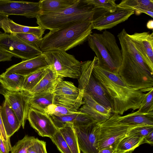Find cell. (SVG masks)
Returning a JSON list of instances; mask_svg holds the SVG:
<instances>
[{
  "label": "cell",
  "mask_w": 153,
  "mask_h": 153,
  "mask_svg": "<svg viewBox=\"0 0 153 153\" xmlns=\"http://www.w3.org/2000/svg\"><path fill=\"white\" fill-rule=\"evenodd\" d=\"M78 0H41L39 2L41 13L57 11L69 7Z\"/></svg>",
  "instance_id": "cell-25"
},
{
  "label": "cell",
  "mask_w": 153,
  "mask_h": 153,
  "mask_svg": "<svg viewBox=\"0 0 153 153\" xmlns=\"http://www.w3.org/2000/svg\"><path fill=\"white\" fill-rule=\"evenodd\" d=\"M79 112V111H74L61 105L53 104L50 105L48 107L45 113L49 115L59 116L76 114Z\"/></svg>",
  "instance_id": "cell-32"
},
{
  "label": "cell",
  "mask_w": 153,
  "mask_h": 153,
  "mask_svg": "<svg viewBox=\"0 0 153 153\" xmlns=\"http://www.w3.org/2000/svg\"><path fill=\"white\" fill-rule=\"evenodd\" d=\"M12 148L10 143L0 138V151L1 153H9L11 151Z\"/></svg>",
  "instance_id": "cell-39"
},
{
  "label": "cell",
  "mask_w": 153,
  "mask_h": 153,
  "mask_svg": "<svg viewBox=\"0 0 153 153\" xmlns=\"http://www.w3.org/2000/svg\"><path fill=\"white\" fill-rule=\"evenodd\" d=\"M116 151L114 149L106 148L99 150L98 153H114Z\"/></svg>",
  "instance_id": "cell-43"
},
{
  "label": "cell",
  "mask_w": 153,
  "mask_h": 153,
  "mask_svg": "<svg viewBox=\"0 0 153 153\" xmlns=\"http://www.w3.org/2000/svg\"><path fill=\"white\" fill-rule=\"evenodd\" d=\"M51 139L61 153H72L62 135L59 130Z\"/></svg>",
  "instance_id": "cell-34"
},
{
  "label": "cell",
  "mask_w": 153,
  "mask_h": 153,
  "mask_svg": "<svg viewBox=\"0 0 153 153\" xmlns=\"http://www.w3.org/2000/svg\"><path fill=\"white\" fill-rule=\"evenodd\" d=\"M39 2L0 0V17L10 15L36 18L41 13Z\"/></svg>",
  "instance_id": "cell-10"
},
{
  "label": "cell",
  "mask_w": 153,
  "mask_h": 153,
  "mask_svg": "<svg viewBox=\"0 0 153 153\" xmlns=\"http://www.w3.org/2000/svg\"><path fill=\"white\" fill-rule=\"evenodd\" d=\"M0 27L6 33L31 34L35 35L40 39L43 38V35L45 30L39 26L30 27L18 24L8 17H0Z\"/></svg>",
  "instance_id": "cell-18"
},
{
  "label": "cell",
  "mask_w": 153,
  "mask_h": 153,
  "mask_svg": "<svg viewBox=\"0 0 153 153\" xmlns=\"http://www.w3.org/2000/svg\"><path fill=\"white\" fill-rule=\"evenodd\" d=\"M1 106L0 105V131H1L3 140L9 143H10V138H9L7 137L3 124L1 116Z\"/></svg>",
  "instance_id": "cell-41"
},
{
  "label": "cell",
  "mask_w": 153,
  "mask_h": 153,
  "mask_svg": "<svg viewBox=\"0 0 153 153\" xmlns=\"http://www.w3.org/2000/svg\"><path fill=\"white\" fill-rule=\"evenodd\" d=\"M49 66L44 54L30 59L22 61L7 69L6 73H13L24 76Z\"/></svg>",
  "instance_id": "cell-17"
},
{
  "label": "cell",
  "mask_w": 153,
  "mask_h": 153,
  "mask_svg": "<svg viewBox=\"0 0 153 153\" xmlns=\"http://www.w3.org/2000/svg\"><path fill=\"white\" fill-rule=\"evenodd\" d=\"M27 119L41 136L51 138L58 131L48 114L31 107L28 110Z\"/></svg>",
  "instance_id": "cell-13"
},
{
  "label": "cell",
  "mask_w": 153,
  "mask_h": 153,
  "mask_svg": "<svg viewBox=\"0 0 153 153\" xmlns=\"http://www.w3.org/2000/svg\"><path fill=\"white\" fill-rule=\"evenodd\" d=\"M30 107L45 113L50 105L54 104L53 92H42L31 95L29 99Z\"/></svg>",
  "instance_id": "cell-24"
},
{
  "label": "cell",
  "mask_w": 153,
  "mask_h": 153,
  "mask_svg": "<svg viewBox=\"0 0 153 153\" xmlns=\"http://www.w3.org/2000/svg\"><path fill=\"white\" fill-rule=\"evenodd\" d=\"M35 137L25 135L12 148L11 153H27V149L33 144Z\"/></svg>",
  "instance_id": "cell-30"
},
{
  "label": "cell",
  "mask_w": 153,
  "mask_h": 153,
  "mask_svg": "<svg viewBox=\"0 0 153 153\" xmlns=\"http://www.w3.org/2000/svg\"><path fill=\"white\" fill-rule=\"evenodd\" d=\"M134 150L133 149H131L129 150L126 151L123 153H132V152Z\"/></svg>",
  "instance_id": "cell-46"
},
{
  "label": "cell",
  "mask_w": 153,
  "mask_h": 153,
  "mask_svg": "<svg viewBox=\"0 0 153 153\" xmlns=\"http://www.w3.org/2000/svg\"><path fill=\"white\" fill-rule=\"evenodd\" d=\"M63 78L57 75L49 65L48 71L39 82L29 92L31 94L42 92H53Z\"/></svg>",
  "instance_id": "cell-21"
},
{
  "label": "cell",
  "mask_w": 153,
  "mask_h": 153,
  "mask_svg": "<svg viewBox=\"0 0 153 153\" xmlns=\"http://www.w3.org/2000/svg\"><path fill=\"white\" fill-rule=\"evenodd\" d=\"M100 124L74 127L80 151L83 153H98Z\"/></svg>",
  "instance_id": "cell-11"
},
{
  "label": "cell",
  "mask_w": 153,
  "mask_h": 153,
  "mask_svg": "<svg viewBox=\"0 0 153 153\" xmlns=\"http://www.w3.org/2000/svg\"><path fill=\"white\" fill-rule=\"evenodd\" d=\"M143 138L133 136H126L119 143L116 150L126 151L134 150L143 144Z\"/></svg>",
  "instance_id": "cell-29"
},
{
  "label": "cell",
  "mask_w": 153,
  "mask_h": 153,
  "mask_svg": "<svg viewBox=\"0 0 153 153\" xmlns=\"http://www.w3.org/2000/svg\"><path fill=\"white\" fill-rule=\"evenodd\" d=\"M147 28L150 29H153V21L152 20H150L147 22L146 25Z\"/></svg>",
  "instance_id": "cell-45"
},
{
  "label": "cell",
  "mask_w": 153,
  "mask_h": 153,
  "mask_svg": "<svg viewBox=\"0 0 153 153\" xmlns=\"http://www.w3.org/2000/svg\"><path fill=\"white\" fill-rule=\"evenodd\" d=\"M48 63L57 75L62 78L78 79L81 74V62L66 51L53 50L43 52Z\"/></svg>",
  "instance_id": "cell-7"
},
{
  "label": "cell",
  "mask_w": 153,
  "mask_h": 153,
  "mask_svg": "<svg viewBox=\"0 0 153 153\" xmlns=\"http://www.w3.org/2000/svg\"><path fill=\"white\" fill-rule=\"evenodd\" d=\"M92 29L91 22L81 21L50 30L42 39L39 49L42 52L53 50L66 52L87 40Z\"/></svg>",
  "instance_id": "cell-2"
},
{
  "label": "cell",
  "mask_w": 153,
  "mask_h": 153,
  "mask_svg": "<svg viewBox=\"0 0 153 153\" xmlns=\"http://www.w3.org/2000/svg\"><path fill=\"white\" fill-rule=\"evenodd\" d=\"M79 113L59 116L53 115H49L59 130L63 127L68 123H73L77 115Z\"/></svg>",
  "instance_id": "cell-33"
},
{
  "label": "cell",
  "mask_w": 153,
  "mask_h": 153,
  "mask_svg": "<svg viewBox=\"0 0 153 153\" xmlns=\"http://www.w3.org/2000/svg\"><path fill=\"white\" fill-rule=\"evenodd\" d=\"M49 66L25 76L22 86V90L29 92L43 78L48 71Z\"/></svg>",
  "instance_id": "cell-28"
},
{
  "label": "cell",
  "mask_w": 153,
  "mask_h": 153,
  "mask_svg": "<svg viewBox=\"0 0 153 153\" xmlns=\"http://www.w3.org/2000/svg\"><path fill=\"white\" fill-rule=\"evenodd\" d=\"M93 6L85 0H78L73 5L61 10L40 14L36 18L39 26L45 30L59 29L81 21H92Z\"/></svg>",
  "instance_id": "cell-3"
},
{
  "label": "cell",
  "mask_w": 153,
  "mask_h": 153,
  "mask_svg": "<svg viewBox=\"0 0 153 153\" xmlns=\"http://www.w3.org/2000/svg\"><path fill=\"white\" fill-rule=\"evenodd\" d=\"M113 115L118 121L123 124L153 126V111L143 113L137 111L123 116L115 113Z\"/></svg>",
  "instance_id": "cell-22"
},
{
  "label": "cell",
  "mask_w": 153,
  "mask_h": 153,
  "mask_svg": "<svg viewBox=\"0 0 153 153\" xmlns=\"http://www.w3.org/2000/svg\"><path fill=\"white\" fill-rule=\"evenodd\" d=\"M148 143L152 145L153 144V131L149 133L145 137L143 140V144Z\"/></svg>",
  "instance_id": "cell-42"
},
{
  "label": "cell",
  "mask_w": 153,
  "mask_h": 153,
  "mask_svg": "<svg viewBox=\"0 0 153 153\" xmlns=\"http://www.w3.org/2000/svg\"><path fill=\"white\" fill-rule=\"evenodd\" d=\"M1 114L7 135L10 138L19 130L21 124L10 106L5 100L1 106Z\"/></svg>",
  "instance_id": "cell-19"
},
{
  "label": "cell",
  "mask_w": 153,
  "mask_h": 153,
  "mask_svg": "<svg viewBox=\"0 0 153 153\" xmlns=\"http://www.w3.org/2000/svg\"><path fill=\"white\" fill-rule=\"evenodd\" d=\"M134 13L132 10L117 8L115 12L92 21V28L100 31L111 29L127 20Z\"/></svg>",
  "instance_id": "cell-16"
},
{
  "label": "cell",
  "mask_w": 153,
  "mask_h": 153,
  "mask_svg": "<svg viewBox=\"0 0 153 153\" xmlns=\"http://www.w3.org/2000/svg\"><path fill=\"white\" fill-rule=\"evenodd\" d=\"M0 153H1L0 151Z\"/></svg>",
  "instance_id": "cell-48"
},
{
  "label": "cell",
  "mask_w": 153,
  "mask_h": 153,
  "mask_svg": "<svg viewBox=\"0 0 153 153\" xmlns=\"http://www.w3.org/2000/svg\"><path fill=\"white\" fill-rule=\"evenodd\" d=\"M83 101L84 104L78 111L88 114L97 123H102L113 114L111 109L106 108L85 92H83Z\"/></svg>",
  "instance_id": "cell-15"
},
{
  "label": "cell",
  "mask_w": 153,
  "mask_h": 153,
  "mask_svg": "<svg viewBox=\"0 0 153 153\" xmlns=\"http://www.w3.org/2000/svg\"><path fill=\"white\" fill-rule=\"evenodd\" d=\"M128 36L137 51L150 70L153 72V33H135Z\"/></svg>",
  "instance_id": "cell-14"
},
{
  "label": "cell",
  "mask_w": 153,
  "mask_h": 153,
  "mask_svg": "<svg viewBox=\"0 0 153 153\" xmlns=\"http://www.w3.org/2000/svg\"><path fill=\"white\" fill-rule=\"evenodd\" d=\"M0 49L22 61L32 59L43 53L39 49L27 44L14 34L0 33Z\"/></svg>",
  "instance_id": "cell-9"
},
{
  "label": "cell",
  "mask_w": 153,
  "mask_h": 153,
  "mask_svg": "<svg viewBox=\"0 0 153 153\" xmlns=\"http://www.w3.org/2000/svg\"><path fill=\"white\" fill-rule=\"evenodd\" d=\"M95 122H96L88 115L80 112L77 115L72 124L74 127H76L87 126Z\"/></svg>",
  "instance_id": "cell-37"
},
{
  "label": "cell",
  "mask_w": 153,
  "mask_h": 153,
  "mask_svg": "<svg viewBox=\"0 0 153 153\" xmlns=\"http://www.w3.org/2000/svg\"><path fill=\"white\" fill-rule=\"evenodd\" d=\"M53 93L55 105H61L76 111L84 104L83 91L71 82L61 80Z\"/></svg>",
  "instance_id": "cell-8"
},
{
  "label": "cell",
  "mask_w": 153,
  "mask_h": 153,
  "mask_svg": "<svg viewBox=\"0 0 153 153\" xmlns=\"http://www.w3.org/2000/svg\"><path fill=\"white\" fill-rule=\"evenodd\" d=\"M27 153H48L45 142L35 138L33 144L27 149Z\"/></svg>",
  "instance_id": "cell-38"
},
{
  "label": "cell",
  "mask_w": 153,
  "mask_h": 153,
  "mask_svg": "<svg viewBox=\"0 0 153 153\" xmlns=\"http://www.w3.org/2000/svg\"><path fill=\"white\" fill-rule=\"evenodd\" d=\"M97 61V57L94 56L92 60L81 62V74L78 79V88L83 92L90 95L100 104L107 108L112 109L111 102L106 93L92 73Z\"/></svg>",
  "instance_id": "cell-5"
},
{
  "label": "cell",
  "mask_w": 153,
  "mask_h": 153,
  "mask_svg": "<svg viewBox=\"0 0 153 153\" xmlns=\"http://www.w3.org/2000/svg\"><path fill=\"white\" fill-rule=\"evenodd\" d=\"M85 1L93 7L94 13L92 21L112 13L117 9V4L114 0H85Z\"/></svg>",
  "instance_id": "cell-23"
},
{
  "label": "cell",
  "mask_w": 153,
  "mask_h": 153,
  "mask_svg": "<svg viewBox=\"0 0 153 153\" xmlns=\"http://www.w3.org/2000/svg\"><path fill=\"white\" fill-rule=\"evenodd\" d=\"M1 75L0 81L6 90L10 91L22 90L25 76L13 73L5 72Z\"/></svg>",
  "instance_id": "cell-26"
},
{
  "label": "cell",
  "mask_w": 153,
  "mask_h": 153,
  "mask_svg": "<svg viewBox=\"0 0 153 153\" xmlns=\"http://www.w3.org/2000/svg\"><path fill=\"white\" fill-rule=\"evenodd\" d=\"M28 45L36 49H39L41 39L35 35L25 33L14 34Z\"/></svg>",
  "instance_id": "cell-35"
},
{
  "label": "cell",
  "mask_w": 153,
  "mask_h": 153,
  "mask_svg": "<svg viewBox=\"0 0 153 153\" xmlns=\"http://www.w3.org/2000/svg\"><path fill=\"white\" fill-rule=\"evenodd\" d=\"M117 8L133 10L136 15L144 13L153 16L152 0H123L117 4Z\"/></svg>",
  "instance_id": "cell-20"
},
{
  "label": "cell",
  "mask_w": 153,
  "mask_h": 153,
  "mask_svg": "<svg viewBox=\"0 0 153 153\" xmlns=\"http://www.w3.org/2000/svg\"><path fill=\"white\" fill-rule=\"evenodd\" d=\"M1 78V75H0V80ZM7 90H6L4 86L0 81V94L3 95L4 96L6 93Z\"/></svg>",
  "instance_id": "cell-44"
},
{
  "label": "cell",
  "mask_w": 153,
  "mask_h": 153,
  "mask_svg": "<svg viewBox=\"0 0 153 153\" xmlns=\"http://www.w3.org/2000/svg\"><path fill=\"white\" fill-rule=\"evenodd\" d=\"M58 130L61 134L72 153H80L77 136L72 123H67Z\"/></svg>",
  "instance_id": "cell-27"
},
{
  "label": "cell",
  "mask_w": 153,
  "mask_h": 153,
  "mask_svg": "<svg viewBox=\"0 0 153 153\" xmlns=\"http://www.w3.org/2000/svg\"><path fill=\"white\" fill-rule=\"evenodd\" d=\"M153 131V126L143 125L134 128L127 134L126 136H133L143 138Z\"/></svg>",
  "instance_id": "cell-36"
},
{
  "label": "cell",
  "mask_w": 153,
  "mask_h": 153,
  "mask_svg": "<svg viewBox=\"0 0 153 153\" xmlns=\"http://www.w3.org/2000/svg\"><path fill=\"white\" fill-rule=\"evenodd\" d=\"M97 64L93 74L106 93L113 113L122 115L129 109H138L145 94L129 86L118 74L105 70Z\"/></svg>",
  "instance_id": "cell-1"
},
{
  "label": "cell",
  "mask_w": 153,
  "mask_h": 153,
  "mask_svg": "<svg viewBox=\"0 0 153 153\" xmlns=\"http://www.w3.org/2000/svg\"><path fill=\"white\" fill-rule=\"evenodd\" d=\"M153 110V89L145 94L137 111L139 113H147Z\"/></svg>",
  "instance_id": "cell-31"
},
{
  "label": "cell",
  "mask_w": 153,
  "mask_h": 153,
  "mask_svg": "<svg viewBox=\"0 0 153 153\" xmlns=\"http://www.w3.org/2000/svg\"><path fill=\"white\" fill-rule=\"evenodd\" d=\"M114 153H115V152H114Z\"/></svg>",
  "instance_id": "cell-49"
},
{
  "label": "cell",
  "mask_w": 153,
  "mask_h": 153,
  "mask_svg": "<svg viewBox=\"0 0 153 153\" xmlns=\"http://www.w3.org/2000/svg\"><path fill=\"white\" fill-rule=\"evenodd\" d=\"M145 125H132L118 121L113 115L107 120L100 124L99 137V149L108 148L116 150L121 140L132 129Z\"/></svg>",
  "instance_id": "cell-6"
},
{
  "label": "cell",
  "mask_w": 153,
  "mask_h": 153,
  "mask_svg": "<svg viewBox=\"0 0 153 153\" xmlns=\"http://www.w3.org/2000/svg\"><path fill=\"white\" fill-rule=\"evenodd\" d=\"M13 56L10 53L0 49V62L10 61Z\"/></svg>",
  "instance_id": "cell-40"
},
{
  "label": "cell",
  "mask_w": 153,
  "mask_h": 153,
  "mask_svg": "<svg viewBox=\"0 0 153 153\" xmlns=\"http://www.w3.org/2000/svg\"><path fill=\"white\" fill-rule=\"evenodd\" d=\"M87 41L96 55L97 65L112 73L118 74L122 54L114 35L105 30L101 33H91Z\"/></svg>",
  "instance_id": "cell-4"
},
{
  "label": "cell",
  "mask_w": 153,
  "mask_h": 153,
  "mask_svg": "<svg viewBox=\"0 0 153 153\" xmlns=\"http://www.w3.org/2000/svg\"><path fill=\"white\" fill-rule=\"evenodd\" d=\"M0 138H1L3 140V137H2V135H1V131H0Z\"/></svg>",
  "instance_id": "cell-47"
},
{
  "label": "cell",
  "mask_w": 153,
  "mask_h": 153,
  "mask_svg": "<svg viewBox=\"0 0 153 153\" xmlns=\"http://www.w3.org/2000/svg\"><path fill=\"white\" fill-rule=\"evenodd\" d=\"M30 94L23 90L16 91H7L4 96L24 128L30 108L29 99Z\"/></svg>",
  "instance_id": "cell-12"
}]
</instances>
